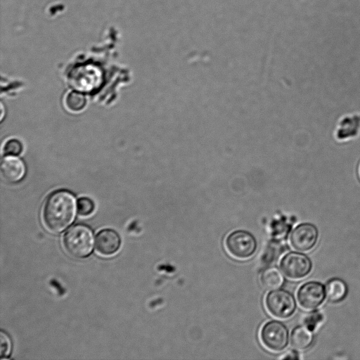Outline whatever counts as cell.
Returning a JSON list of instances; mask_svg holds the SVG:
<instances>
[{
    "instance_id": "obj_16",
    "label": "cell",
    "mask_w": 360,
    "mask_h": 360,
    "mask_svg": "<svg viewBox=\"0 0 360 360\" xmlns=\"http://www.w3.org/2000/svg\"><path fill=\"white\" fill-rule=\"evenodd\" d=\"M22 151V145L18 139H10L4 146V153L6 155H18Z\"/></svg>"
},
{
    "instance_id": "obj_18",
    "label": "cell",
    "mask_w": 360,
    "mask_h": 360,
    "mask_svg": "<svg viewBox=\"0 0 360 360\" xmlns=\"http://www.w3.org/2000/svg\"><path fill=\"white\" fill-rule=\"evenodd\" d=\"M0 356L1 359L6 358L10 355L11 353V342L10 338L4 331H1L0 333Z\"/></svg>"
},
{
    "instance_id": "obj_3",
    "label": "cell",
    "mask_w": 360,
    "mask_h": 360,
    "mask_svg": "<svg viewBox=\"0 0 360 360\" xmlns=\"http://www.w3.org/2000/svg\"><path fill=\"white\" fill-rule=\"evenodd\" d=\"M225 245L232 256L237 259H246L256 252L257 241L251 232L238 229L229 233L225 240Z\"/></svg>"
},
{
    "instance_id": "obj_4",
    "label": "cell",
    "mask_w": 360,
    "mask_h": 360,
    "mask_svg": "<svg viewBox=\"0 0 360 360\" xmlns=\"http://www.w3.org/2000/svg\"><path fill=\"white\" fill-rule=\"evenodd\" d=\"M268 311L278 319H288L295 313L297 304L293 295L284 289L270 290L265 297Z\"/></svg>"
},
{
    "instance_id": "obj_10",
    "label": "cell",
    "mask_w": 360,
    "mask_h": 360,
    "mask_svg": "<svg viewBox=\"0 0 360 360\" xmlns=\"http://www.w3.org/2000/svg\"><path fill=\"white\" fill-rule=\"evenodd\" d=\"M0 169L2 177L12 183L20 181L25 172L23 162L13 155H8L2 160Z\"/></svg>"
},
{
    "instance_id": "obj_6",
    "label": "cell",
    "mask_w": 360,
    "mask_h": 360,
    "mask_svg": "<svg viewBox=\"0 0 360 360\" xmlns=\"http://www.w3.org/2000/svg\"><path fill=\"white\" fill-rule=\"evenodd\" d=\"M311 266L310 259L306 255L298 252L287 253L280 262L282 272L291 279L305 277L311 271Z\"/></svg>"
},
{
    "instance_id": "obj_1",
    "label": "cell",
    "mask_w": 360,
    "mask_h": 360,
    "mask_svg": "<svg viewBox=\"0 0 360 360\" xmlns=\"http://www.w3.org/2000/svg\"><path fill=\"white\" fill-rule=\"evenodd\" d=\"M77 204L74 195L66 191H57L49 195L43 207V221L53 233H60L74 221Z\"/></svg>"
},
{
    "instance_id": "obj_15",
    "label": "cell",
    "mask_w": 360,
    "mask_h": 360,
    "mask_svg": "<svg viewBox=\"0 0 360 360\" xmlns=\"http://www.w3.org/2000/svg\"><path fill=\"white\" fill-rule=\"evenodd\" d=\"M77 212L81 216H89L94 210V202L86 197H82L77 201Z\"/></svg>"
},
{
    "instance_id": "obj_8",
    "label": "cell",
    "mask_w": 360,
    "mask_h": 360,
    "mask_svg": "<svg viewBox=\"0 0 360 360\" xmlns=\"http://www.w3.org/2000/svg\"><path fill=\"white\" fill-rule=\"evenodd\" d=\"M319 232L316 227L309 223L297 225L292 231L290 241L291 245L299 251H308L313 248L318 240Z\"/></svg>"
},
{
    "instance_id": "obj_2",
    "label": "cell",
    "mask_w": 360,
    "mask_h": 360,
    "mask_svg": "<svg viewBox=\"0 0 360 360\" xmlns=\"http://www.w3.org/2000/svg\"><path fill=\"white\" fill-rule=\"evenodd\" d=\"M94 242L93 231L89 226L82 224L70 227L63 238L66 252L77 259L89 256L93 251Z\"/></svg>"
},
{
    "instance_id": "obj_12",
    "label": "cell",
    "mask_w": 360,
    "mask_h": 360,
    "mask_svg": "<svg viewBox=\"0 0 360 360\" xmlns=\"http://www.w3.org/2000/svg\"><path fill=\"white\" fill-rule=\"evenodd\" d=\"M311 331L305 326L295 327L290 335L291 346L297 350L307 349L312 343L313 335Z\"/></svg>"
},
{
    "instance_id": "obj_9",
    "label": "cell",
    "mask_w": 360,
    "mask_h": 360,
    "mask_svg": "<svg viewBox=\"0 0 360 360\" xmlns=\"http://www.w3.org/2000/svg\"><path fill=\"white\" fill-rule=\"evenodd\" d=\"M96 249L102 255L110 256L118 251L121 245V238L113 229H105L96 236Z\"/></svg>"
},
{
    "instance_id": "obj_19",
    "label": "cell",
    "mask_w": 360,
    "mask_h": 360,
    "mask_svg": "<svg viewBox=\"0 0 360 360\" xmlns=\"http://www.w3.org/2000/svg\"><path fill=\"white\" fill-rule=\"evenodd\" d=\"M4 107H3V105L1 104V118L2 119L3 118V115H4Z\"/></svg>"
},
{
    "instance_id": "obj_5",
    "label": "cell",
    "mask_w": 360,
    "mask_h": 360,
    "mask_svg": "<svg viewBox=\"0 0 360 360\" xmlns=\"http://www.w3.org/2000/svg\"><path fill=\"white\" fill-rule=\"evenodd\" d=\"M260 339L263 345L270 350H283L289 341V332L281 321L271 320L266 322L260 330Z\"/></svg>"
},
{
    "instance_id": "obj_13",
    "label": "cell",
    "mask_w": 360,
    "mask_h": 360,
    "mask_svg": "<svg viewBox=\"0 0 360 360\" xmlns=\"http://www.w3.org/2000/svg\"><path fill=\"white\" fill-rule=\"evenodd\" d=\"M325 290L328 300L333 302L342 300L347 293L345 283L339 278L330 280L326 284Z\"/></svg>"
},
{
    "instance_id": "obj_17",
    "label": "cell",
    "mask_w": 360,
    "mask_h": 360,
    "mask_svg": "<svg viewBox=\"0 0 360 360\" xmlns=\"http://www.w3.org/2000/svg\"><path fill=\"white\" fill-rule=\"evenodd\" d=\"M323 319L322 314L319 311H314L305 318L304 326L308 328L311 331H314L319 324L321 322Z\"/></svg>"
},
{
    "instance_id": "obj_7",
    "label": "cell",
    "mask_w": 360,
    "mask_h": 360,
    "mask_svg": "<svg viewBox=\"0 0 360 360\" xmlns=\"http://www.w3.org/2000/svg\"><path fill=\"white\" fill-rule=\"evenodd\" d=\"M297 296L298 302L303 309H315L324 301L326 290L321 283L309 281L300 286Z\"/></svg>"
},
{
    "instance_id": "obj_14",
    "label": "cell",
    "mask_w": 360,
    "mask_h": 360,
    "mask_svg": "<svg viewBox=\"0 0 360 360\" xmlns=\"http://www.w3.org/2000/svg\"><path fill=\"white\" fill-rule=\"evenodd\" d=\"M86 101L84 95L78 92H70L66 97L65 103L72 111H79L86 105Z\"/></svg>"
},
{
    "instance_id": "obj_11",
    "label": "cell",
    "mask_w": 360,
    "mask_h": 360,
    "mask_svg": "<svg viewBox=\"0 0 360 360\" xmlns=\"http://www.w3.org/2000/svg\"><path fill=\"white\" fill-rule=\"evenodd\" d=\"M260 281L265 289L272 290L279 288L283 284L284 277L278 267L269 266L262 272Z\"/></svg>"
}]
</instances>
